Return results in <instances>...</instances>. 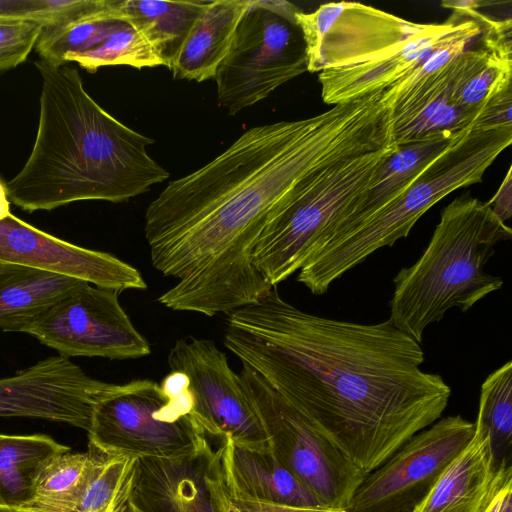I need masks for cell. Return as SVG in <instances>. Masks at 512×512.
<instances>
[{"label":"cell","instance_id":"6da1fadb","mask_svg":"<svg viewBox=\"0 0 512 512\" xmlns=\"http://www.w3.org/2000/svg\"><path fill=\"white\" fill-rule=\"evenodd\" d=\"M391 142L392 107L380 90L313 117L250 128L171 181L145 213L151 263L177 280L157 301L208 317L256 302L272 287L252 252L281 200L319 168Z\"/></svg>","mask_w":512,"mask_h":512},{"label":"cell","instance_id":"7a4b0ae2","mask_svg":"<svg viewBox=\"0 0 512 512\" xmlns=\"http://www.w3.org/2000/svg\"><path fill=\"white\" fill-rule=\"evenodd\" d=\"M223 342L366 475L440 419L451 395L420 368V343L389 318L317 316L277 287L227 314Z\"/></svg>","mask_w":512,"mask_h":512},{"label":"cell","instance_id":"3957f363","mask_svg":"<svg viewBox=\"0 0 512 512\" xmlns=\"http://www.w3.org/2000/svg\"><path fill=\"white\" fill-rule=\"evenodd\" d=\"M42 78L32 151L6 183L10 202L27 212L76 201H128L169 177L146 147L155 141L104 110L77 68L34 62Z\"/></svg>","mask_w":512,"mask_h":512},{"label":"cell","instance_id":"277c9868","mask_svg":"<svg viewBox=\"0 0 512 512\" xmlns=\"http://www.w3.org/2000/svg\"><path fill=\"white\" fill-rule=\"evenodd\" d=\"M511 228L486 204L468 194L455 198L420 258L394 277L390 321L417 342L451 308L468 311L503 286L484 272L495 246L510 240Z\"/></svg>","mask_w":512,"mask_h":512},{"label":"cell","instance_id":"5b68a950","mask_svg":"<svg viewBox=\"0 0 512 512\" xmlns=\"http://www.w3.org/2000/svg\"><path fill=\"white\" fill-rule=\"evenodd\" d=\"M512 143V127L469 129L432 161L395 201L352 232L313 253L297 281L324 294L347 271L377 250L405 238L424 213L453 191L482 181L486 170Z\"/></svg>","mask_w":512,"mask_h":512},{"label":"cell","instance_id":"8992f818","mask_svg":"<svg viewBox=\"0 0 512 512\" xmlns=\"http://www.w3.org/2000/svg\"><path fill=\"white\" fill-rule=\"evenodd\" d=\"M395 142L337 159L309 174L277 205L252 252L271 286L299 271L365 199Z\"/></svg>","mask_w":512,"mask_h":512},{"label":"cell","instance_id":"52a82bcc","mask_svg":"<svg viewBox=\"0 0 512 512\" xmlns=\"http://www.w3.org/2000/svg\"><path fill=\"white\" fill-rule=\"evenodd\" d=\"M301 11L285 0H252L214 78L219 105L228 114L256 104L307 71L296 21Z\"/></svg>","mask_w":512,"mask_h":512},{"label":"cell","instance_id":"ba28073f","mask_svg":"<svg viewBox=\"0 0 512 512\" xmlns=\"http://www.w3.org/2000/svg\"><path fill=\"white\" fill-rule=\"evenodd\" d=\"M243 390L279 461L331 510H347L364 474L299 410L242 365Z\"/></svg>","mask_w":512,"mask_h":512},{"label":"cell","instance_id":"9c48e42d","mask_svg":"<svg viewBox=\"0 0 512 512\" xmlns=\"http://www.w3.org/2000/svg\"><path fill=\"white\" fill-rule=\"evenodd\" d=\"M87 432L102 452L134 458H176L207 437L192 413L181 416L149 379L114 384L95 405Z\"/></svg>","mask_w":512,"mask_h":512},{"label":"cell","instance_id":"30bf717a","mask_svg":"<svg viewBox=\"0 0 512 512\" xmlns=\"http://www.w3.org/2000/svg\"><path fill=\"white\" fill-rule=\"evenodd\" d=\"M22 333L62 357L138 359L151 353L118 300V293L83 282L31 322Z\"/></svg>","mask_w":512,"mask_h":512},{"label":"cell","instance_id":"8fae6325","mask_svg":"<svg viewBox=\"0 0 512 512\" xmlns=\"http://www.w3.org/2000/svg\"><path fill=\"white\" fill-rule=\"evenodd\" d=\"M474 429L460 415L441 417L367 474L347 511L412 512L469 443Z\"/></svg>","mask_w":512,"mask_h":512},{"label":"cell","instance_id":"7c38bea8","mask_svg":"<svg viewBox=\"0 0 512 512\" xmlns=\"http://www.w3.org/2000/svg\"><path fill=\"white\" fill-rule=\"evenodd\" d=\"M170 371L187 375L194 397L192 416L211 437L254 450L270 448L238 373L210 339H178L168 354Z\"/></svg>","mask_w":512,"mask_h":512},{"label":"cell","instance_id":"4fadbf2b","mask_svg":"<svg viewBox=\"0 0 512 512\" xmlns=\"http://www.w3.org/2000/svg\"><path fill=\"white\" fill-rule=\"evenodd\" d=\"M296 21L309 72L363 62L425 27L356 2L325 3L314 12H299Z\"/></svg>","mask_w":512,"mask_h":512},{"label":"cell","instance_id":"5bb4252c","mask_svg":"<svg viewBox=\"0 0 512 512\" xmlns=\"http://www.w3.org/2000/svg\"><path fill=\"white\" fill-rule=\"evenodd\" d=\"M226 440L211 436L171 459L136 458L130 500L140 512H228Z\"/></svg>","mask_w":512,"mask_h":512},{"label":"cell","instance_id":"9a60e30c","mask_svg":"<svg viewBox=\"0 0 512 512\" xmlns=\"http://www.w3.org/2000/svg\"><path fill=\"white\" fill-rule=\"evenodd\" d=\"M113 386L69 358L49 357L0 379V417L38 418L88 431L95 405Z\"/></svg>","mask_w":512,"mask_h":512},{"label":"cell","instance_id":"2e32d148","mask_svg":"<svg viewBox=\"0 0 512 512\" xmlns=\"http://www.w3.org/2000/svg\"><path fill=\"white\" fill-rule=\"evenodd\" d=\"M0 263L67 275L117 293L147 288L141 273L114 255L59 239L13 214L0 220Z\"/></svg>","mask_w":512,"mask_h":512},{"label":"cell","instance_id":"e0dca14e","mask_svg":"<svg viewBox=\"0 0 512 512\" xmlns=\"http://www.w3.org/2000/svg\"><path fill=\"white\" fill-rule=\"evenodd\" d=\"M479 36V24L460 16L425 24L420 32L363 62L319 72L323 101L334 106L385 90L442 45Z\"/></svg>","mask_w":512,"mask_h":512},{"label":"cell","instance_id":"ac0fdd59","mask_svg":"<svg viewBox=\"0 0 512 512\" xmlns=\"http://www.w3.org/2000/svg\"><path fill=\"white\" fill-rule=\"evenodd\" d=\"M469 443L449 463L412 512H486L512 465L495 464L485 428L474 422Z\"/></svg>","mask_w":512,"mask_h":512},{"label":"cell","instance_id":"d6986e66","mask_svg":"<svg viewBox=\"0 0 512 512\" xmlns=\"http://www.w3.org/2000/svg\"><path fill=\"white\" fill-rule=\"evenodd\" d=\"M452 62L392 106V133L397 146L455 139L471 129L474 116L458 106L452 97Z\"/></svg>","mask_w":512,"mask_h":512},{"label":"cell","instance_id":"ffe728a7","mask_svg":"<svg viewBox=\"0 0 512 512\" xmlns=\"http://www.w3.org/2000/svg\"><path fill=\"white\" fill-rule=\"evenodd\" d=\"M223 461L232 496L294 507L323 508L271 448L254 450L226 441Z\"/></svg>","mask_w":512,"mask_h":512},{"label":"cell","instance_id":"44dd1931","mask_svg":"<svg viewBox=\"0 0 512 512\" xmlns=\"http://www.w3.org/2000/svg\"><path fill=\"white\" fill-rule=\"evenodd\" d=\"M252 0H212L190 28L170 70L174 79L215 78Z\"/></svg>","mask_w":512,"mask_h":512},{"label":"cell","instance_id":"7402d4cb","mask_svg":"<svg viewBox=\"0 0 512 512\" xmlns=\"http://www.w3.org/2000/svg\"><path fill=\"white\" fill-rule=\"evenodd\" d=\"M83 282L46 270L0 263V329L23 332Z\"/></svg>","mask_w":512,"mask_h":512},{"label":"cell","instance_id":"603a6c76","mask_svg":"<svg viewBox=\"0 0 512 512\" xmlns=\"http://www.w3.org/2000/svg\"><path fill=\"white\" fill-rule=\"evenodd\" d=\"M455 139L431 140L397 146V149L378 169L363 202L340 223L327 243L352 232L399 198L418 175Z\"/></svg>","mask_w":512,"mask_h":512},{"label":"cell","instance_id":"cb8c5ba5","mask_svg":"<svg viewBox=\"0 0 512 512\" xmlns=\"http://www.w3.org/2000/svg\"><path fill=\"white\" fill-rule=\"evenodd\" d=\"M208 0H122L120 16L151 45L169 69Z\"/></svg>","mask_w":512,"mask_h":512},{"label":"cell","instance_id":"d4e9b609","mask_svg":"<svg viewBox=\"0 0 512 512\" xmlns=\"http://www.w3.org/2000/svg\"><path fill=\"white\" fill-rule=\"evenodd\" d=\"M512 57L486 49H466L451 65L453 100L475 118L491 97L511 86Z\"/></svg>","mask_w":512,"mask_h":512},{"label":"cell","instance_id":"484cf974","mask_svg":"<svg viewBox=\"0 0 512 512\" xmlns=\"http://www.w3.org/2000/svg\"><path fill=\"white\" fill-rule=\"evenodd\" d=\"M89 462L88 451L68 450L46 458L35 469L29 498L22 505L42 512H76Z\"/></svg>","mask_w":512,"mask_h":512},{"label":"cell","instance_id":"4316f807","mask_svg":"<svg viewBox=\"0 0 512 512\" xmlns=\"http://www.w3.org/2000/svg\"><path fill=\"white\" fill-rule=\"evenodd\" d=\"M121 1L114 0L109 8L73 21L44 25L34 46L40 59L63 65L66 56L102 43L127 24L121 20Z\"/></svg>","mask_w":512,"mask_h":512},{"label":"cell","instance_id":"83f0119b","mask_svg":"<svg viewBox=\"0 0 512 512\" xmlns=\"http://www.w3.org/2000/svg\"><path fill=\"white\" fill-rule=\"evenodd\" d=\"M68 450V446L43 434H0V501L15 505L26 503L38 465Z\"/></svg>","mask_w":512,"mask_h":512},{"label":"cell","instance_id":"f1b7e54d","mask_svg":"<svg viewBox=\"0 0 512 512\" xmlns=\"http://www.w3.org/2000/svg\"><path fill=\"white\" fill-rule=\"evenodd\" d=\"M89 467L76 512H120L130 500L136 458L107 454L89 444Z\"/></svg>","mask_w":512,"mask_h":512},{"label":"cell","instance_id":"f546056e","mask_svg":"<svg viewBox=\"0 0 512 512\" xmlns=\"http://www.w3.org/2000/svg\"><path fill=\"white\" fill-rule=\"evenodd\" d=\"M476 422L488 433L495 464L511 465L512 362L491 372L481 385Z\"/></svg>","mask_w":512,"mask_h":512},{"label":"cell","instance_id":"4dcf8cb0","mask_svg":"<svg viewBox=\"0 0 512 512\" xmlns=\"http://www.w3.org/2000/svg\"><path fill=\"white\" fill-rule=\"evenodd\" d=\"M68 62H76L91 73L103 66L126 65L136 69L164 66L151 45L129 24L97 46L66 56L64 63Z\"/></svg>","mask_w":512,"mask_h":512},{"label":"cell","instance_id":"1f68e13d","mask_svg":"<svg viewBox=\"0 0 512 512\" xmlns=\"http://www.w3.org/2000/svg\"><path fill=\"white\" fill-rule=\"evenodd\" d=\"M90 4V0H0V18L51 25L78 17Z\"/></svg>","mask_w":512,"mask_h":512},{"label":"cell","instance_id":"d6a6232c","mask_svg":"<svg viewBox=\"0 0 512 512\" xmlns=\"http://www.w3.org/2000/svg\"><path fill=\"white\" fill-rule=\"evenodd\" d=\"M473 39H459L442 45L424 61L384 90L386 99L393 106L396 102L436 77L458 55L467 49Z\"/></svg>","mask_w":512,"mask_h":512},{"label":"cell","instance_id":"836d02e7","mask_svg":"<svg viewBox=\"0 0 512 512\" xmlns=\"http://www.w3.org/2000/svg\"><path fill=\"white\" fill-rule=\"evenodd\" d=\"M44 25L38 21L0 25V72L12 69L27 59Z\"/></svg>","mask_w":512,"mask_h":512},{"label":"cell","instance_id":"e575fe53","mask_svg":"<svg viewBox=\"0 0 512 512\" xmlns=\"http://www.w3.org/2000/svg\"><path fill=\"white\" fill-rule=\"evenodd\" d=\"M512 87L488 99L478 110L471 129L512 127Z\"/></svg>","mask_w":512,"mask_h":512},{"label":"cell","instance_id":"d590c367","mask_svg":"<svg viewBox=\"0 0 512 512\" xmlns=\"http://www.w3.org/2000/svg\"><path fill=\"white\" fill-rule=\"evenodd\" d=\"M228 512H349L325 508H302L241 499L231 495Z\"/></svg>","mask_w":512,"mask_h":512},{"label":"cell","instance_id":"8d00e7d4","mask_svg":"<svg viewBox=\"0 0 512 512\" xmlns=\"http://www.w3.org/2000/svg\"><path fill=\"white\" fill-rule=\"evenodd\" d=\"M511 167L508 169L500 187L494 196L486 202L492 212L504 223L512 215V175Z\"/></svg>","mask_w":512,"mask_h":512},{"label":"cell","instance_id":"74e56055","mask_svg":"<svg viewBox=\"0 0 512 512\" xmlns=\"http://www.w3.org/2000/svg\"><path fill=\"white\" fill-rule=\"evenodd\" d=\"M486 512H512V479L497 492Z\"/></svg>","mask_w":512,"mask_h":512},{"label":"cell","instance_id":"f35d334b","mask_svg":"<svg viewBox=\"0 0 512 512\" xmlns=\"http://www.w3.org/2000/svg\"><path fill=\"white\" fill-rule=\"evenodd\" d=\"M10 212V200L7 194L6 183L0 179V220L7 217Z\"/></svg>","mask_w":512,"mask_h":512},{"label":"cell","instance_id":"ab89813d","mask_svg":"<svg viewBox=\"0 0 512 512\" xmlns=\"http://www.w3.org/2000/svg\"><path fill=\"white\" fill-rule=\"evenodd\" d=\"M0 512H42L25 505H15L0 501Z\"/></svg>","mask_w":512,"mask_h":512},{"label":"cell","instance_id":"60d3db41","mask_svg":"<svg viewBox=\"0 0 512 512\" xmlns=\"http://www.w3.org/2000/svg\"><path fill=\"white\" fill-rule=\"evenodd\" d=\"M120 512H140L134 504L129 500L127 505Z\"/></svg>","mask_w":512,"mask_h":512},{"label":"cell","instance_id":"b9f144b4","mask_svg":"<svg viewBox=\"0 0 512 512\" xmlns=\"http://www.w3.org/2000/svg\"><path fill=\"white\" fill-rule=\"evenodd\" d=\"M15 21H18V20L0 18V25L8 24V23L15 22Z\"/></svg>","mask_w":512,"mask_h":512}]
</instances>
